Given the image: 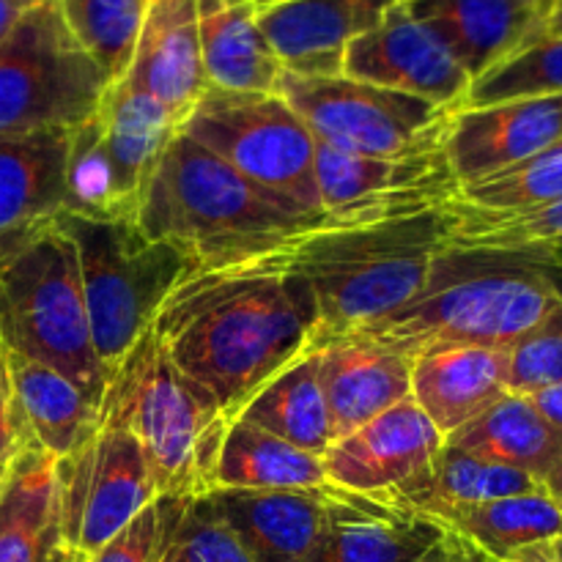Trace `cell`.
Returning a JSON list of instances; mask_svg holds the SVG:
<instances>
[{
    "label": "cell",
    "mask_w": 562,
    "mask_h": 562,
    "mask_svg": "<svg viewBox=\"0 0 562 562\" xmlns=\"http://www.w3.org/2000/svg\"><path fill=\"white\" fill-rule=\"evenodd\" d=\"M151 333L228 420L283 368L318 349L322 318L289 250L195 269Z\"/></svg>",
    "instance_id": "cell-1"
},
{
    "label": "cell",
    "mask_w": 562,
    "mask_h": 562,
    "mask_svg": "<svg viewBox=\"0 0 562 562\" xmlns=\"http://www.w3.org/2000/svg\"><path fill=\"white\" fill-rule=\"evenodd\" d=\"M562 316V252L448 247L401 311L351 335L417 357L448 346L514 349Z\"/></svg>",
    "instance_id": "cell-2"
},
{
    "label": "cell",
    "mask_w": 562,
    "mask_h": 562,
    "mask_svg": "<svg viewBox=\"0 0 562 562\" xmlns=\"http://www.w3.org/2000/svg\"><path fill=\"white\" fill-rule=\"evenodd\" d=\"M137 225L195 269L289 250L305 236L340 228L327 212H307L245 179L181 130L143 195Z\"/></svg>",
    "instance_id": "cell-3"
},
{
    "label": "cell",
    "mask_w": 562,
    "mask_h": 562,
    "mask_svg": "<svg viewBox=\"0 0 562 562\" xmlns=\"http://www.w3.org/2000/svg\"><path fill=\"white\" fill-rule=\"evenodd\" d=\"M453 206L384 223L327 228L289 247L296 272L316 296L322 338L360 333L415 300L434 261L450 247Z\"/></svg>",
    "instance_id": "cell-4"
},
{
    "label": "cell",
    "mask_w": 562,
    "mask_h": 562,
    "mask_svg": "<svg viewBox=\"0 0 562 562\" xmlns=\"http://www.w3.org/2000/svg\"><path fill=\"white\" fill-rule=\"evenodd\" d=\"M99 423L130 431L151 470L157 497L217 492L220 448L228 417L159 344L151 327L104 384Z\"/></svg>",
    "instance_id": "cell-5"
},
{
    "label": "cell",
    "mask_w": 562,
    "mask_h": 562,
    "mask_svg": "<svg viewBox=\"0 0 562 562\" xmlns=\"http://www.w3.org/2000/svg\"><path fill=\"white\" fill-rule=\"evenodd\" d=\"M0 346L64 373L102 404L108 376L93 346L75 241L60 225L0 269Z\"/></svg>",
    "instance_id": "cell-6"
},
{
    "label": "cell",
    "mask_w": 562,
    "mask_h": 562,
    "mask_svg": "<svg viewBox=\"0 0 562 562\" xmlns=\"http://www.w3.org/2000/svg\"><path fill=\"white\" fill-rule=\"evenodd\" d=\"M60 228L75 241L93 346L110 379L195 263L168 241L151 239L137 220L97 223L64 214Z\"/></svg>",
    "instance_id": "cell-7"
},
{
    "label": "cell",
    "mask_w": 562,
    "mask_h": 562,
    "mask_svg": "<svg viewBox=\"0 0 562 562\" xmlns=\"http://www.w3.org/2000/svg\"><path fill=\"white\" fill-rule=\"evenodd\" d=\"M110 80L58 3L22 11L0 44V132L75 130L102 108Z\"/></svg>",
    "instance_id": "cell-8"
},
{
    "label": "cell",
    "mask_w": 562,
    "mask_h": 562,
    "mask_svg": "<svg viewBox=\"0 0 562 562\" xmlns=\"http://www.w3.org/2000/svg\"><path fill=\"white\" fill-rule=\"evenodd\" d=\"M181 132L256 181L307 212H322L316 187V137L294 108L272 93L206 88Z\"/></svg>",
    "instance_id": "cell-9"
},
{
    "label": "cell",
    "mask_w": 562,
    "mask_h": 562,
    "mask_svg": "<svg viewBox=\"0 0 562 562\" xmlns=\"http://www.w3.org/2000/svg\"><path fill=\"white\" fill-rule=\"evenodd\" d=\"M274 91L300 113L318 143L362 157H409L445 148L453 110L355 77L283 71Z\"/></svg>",
    "instance_id": "cell-10"
},
{
    "label": "cell",
    "mask_w": 562,
    "mask_h": 562,
    "mask_svg": "<svg viewBox=\"0 0 562 562\" xmlns=\"http://www.w3.org/2000/svg\"><path fill=\"white\" fill-rule=\"evenodd\" d=\"M60 538L91 558L157 499L151 470L130 431L99 423L66 459H58Z\"/></svg>",
    "instance_id": "cell-11"
},
{
    "label": "cell",
    "mask_w": 562,
    "mask_h": 562,
    "mask_svg": "<svg viewBox=\"0 0 562 562\" xmlns=\"http://www.w3.org/2000/svg\"><path fill=\"white\" fill-rule=\"evenodd\" d=\"M316 187L322 212L340 228L437 212L461 192L445 148L409 157H362L324 143L316 146Z\"/></svg>",
    "instance_id": "cell-12"
},
{
    "label": "cell",
    "mask_w": 562,
    "mask_h": 562,
    "mask_svg": "<svg viewBox=\"0 0 562 562\" xmlns=\"http://www.w3.org/2000/svg\"><path fill=\"white\" fill-rule=\"evenodd\" d=\"M344 75L445 110H459L472 86L470 71L445 38L417 20L404 3L395 5L382 25L351 42Z\"/></svg>",
    "instance_id": "cell-13"
},
{
    "label": "cell",
    "mask_w": 562,
    "mask_h": 562,
    "mask_svg": "<svg viewBox=\"0 0 562 562\" xmlns=\"http://www.w3.org/2000/svg\"><path fill=\"white\" fill-rule=\"evenodd\" d=\"M448 532L393 494H360L329 483L324 525L307 562H415Z\"/></svg>",
    "instance_id": "cell-14"
},
{
    "label": "cell",
    "mask_w": 562,
    "mask_h": 562,
    "mask_svg": "<svg viewBox=\"0 0 562 562\" xmlns=\"http://www.w3.org/2000/svg\"><path fill=\"white\" fill-rule=\"evenodd\" d=\"M66 154L69 130L0 132V269L60 225Z\"/></svg>",
    "instance_id": "cell-15"
},
{
    "label": "cell",
    "mask_w": 562,
    "mask_h": 562,
    "mask_svg": "<svg viewBox=\"0 0 562 562\" xmlns=\"http://www.w3.org/2000/svg\"><path fill=\"white\" fill-rule=\"evenodd\" d=\"M562 140V97L453 110L445 154L461 187L497 176Z\"/></svg>",
    "instance_id": "cell-16"
},
{
    "label": "cell",
    "mask_w": 562,
    "mask_h": 562,
    "mask_svg": "<svg viewBox=\"0 0 562 562\" xmlns=\"http://www.w3.org/2000/svg\"><path fill=\"white\" fill-rule=\"evenodd\" d=\"M442 445V434L409 398L349 437L335 439L322 459L335 486L360 494H390L412 481Z\"/></svg>",
    "instance_id": "cell-17"
},
{
    "label": "cell",
    "mask_w": 562,
    "mask_h": 562,
    "mask_svg": "<svg viewBox=\"0 0 562 562\" xmlns=\"http://www.w3.org/2000/svg\"><path fill=\"white\" fill-rule=\"evenodd\" d=\"M401 0H283L258 9V22L283 71L344 75L351 42L382 25Z\"/></svg>",
    "instance_id": "cell-18"
},
{
    "label": "cell",
    "mask_w": 562,
    "mask_h": 562,
    "mask_svg": "<svg viewBox=\"0 0 562 562\" xmlns=\"http://www.w3.org/2000/svg\"><path fill=\"white\" fill-rule=\"evenodd\" d=\"M415 357L368 335H340L318 346V379L335 439L412 398Z\"/></svg>",
    "instance_id": "cell-19"
},
{
    "label": "cell",
    "mask_w": 562,
    "mask_h": 562,
    "mask_svg": "<svg viewBox=\"0 0 562 562\" xmlns=\"http://www.w3.org/2000/svg\"><path fill=\"white\" fill-rule=\"evenodd\" d=\"M124 80L165 104L184 124L209 88L198 0H148Z\"/></svg>",
    "instance_id": "cell-20"
},
{
    "label": "cell",
    "mask_w": 562,
    "mask_h": 562,
    "mask_svg": "<svg viewBox=\"0 0 562 562\" xmlns=\"http://www.w3.org/2000/svg\"><path fill=\"white\" fill-rule=\"evenodd\" d=\"M510 393V349L448 346L415 357L412 401L445 439Z\"/></svg>",
    "instance_id": "cell-21"
},
{
    "label": "cell",
    "mask_w": 562,
    "mask_h": 562,
    "mask_svg": "<svg viewBox=\"0 0 562 562\" xmlns=\"http://www.w3.org/2000/svg\"><path fill=\"white\" fill-rule=\"evenodd\" d=\"M445 38L475 80L541 36L552 0H401Z\"/></svg>",
    "instance_id": "cell-22"
},
{
    "label": "cell",
    "mask_w": 562,
    "mask_h": 562,
    "mask_svg": "<svg viewBox=\"0 0 562 562\" xmlns=\"http://www.w3.org/2000/svg\"><path fill=\"white\" fill-rule=\"evenodd\" d=\"M60 538L58 459L27 442L0 488V562H47Z\"/></svg>",
    "instance_id": "cell-23"
},
{
    "label": "cell",
    "mask_w": 562,
    "mask_h": 562,
    "mask_svg": "<svg viewBox=\"0 0 562 562\" xmlns=\"http://www.w3.org/2000/svg\"><path fill=\"white\" fill-rule=\"evenodd\" d=\"M324 488L313 492L217 488L214 497L225 519L250 549L252 560L307 562L324 525Z\"/></svg>",
    "instance_id": "cell-24"
},
{
    "label": "cell",
    "mask_w": 562,
    "mask_h": 562,
    "mask_svg": "<svg viewBox=\"0 0 562 562\" xmlns=\"http://www.w3.org/2000/svg\"><path fill=\"white\" fill-rule=\"evenodd\" d=\"M198 31L212 88L272 93L283 66L274 58L250 0H198Z\"/></svg>",
    "instance_id": "cell-25"
},
{
    "label": "cell",
    "mask_w": 562,
    "mask_h": 562,
    "mask_svg": "<svg viewBox=\"0 0 562 562\" xmlns=\"http://www.w3.org/2000/svg\"><path fill=\"white\" fill-rule=\"evenodd\" d=\"M27 434L55 459L75 453L99 428V404L53 368L0 346Z\"/></svg>",
    "instance_id": "cell-26"
},
{
    "label": "cell",
    "mask_w": 562,
    "mask_h": 562,
    "mask_svg": "<svg viewBox=\"0 0 562 562\" xmlns=\"http://www.w3.org/2000/svg\"><path fill=\"white\" fill-rule=\"evenodd\" d=\"M445 442L492 464L527 472L541 483L562 459V431L538 412L525 393L503 395Z\"/></svg>",
    "instance_id": "cell-27"
},
{
    "label": "cell",
    "mask_w": 562,
    "mask_h": 562,
    "mask_svg": "<svg viewBox=\"0 0 562 562\" xmlns=\"http://www.w3.org/2000/svg\"><path fill=\"white\" fill-rule=\"evenodd\" d=\"M538 488H543V483L527 472L492 464V461H483L445 442L439 453L412 481L390 494L409 508L442 521L445 516L459 508L538 492Z\"/></svg>",
    "instance_id": "cell-28"
},
{
    "label": "cell",
    "mask_w": 562,
    "mask_h": 562,
    "mask_svg": "<svg viewBox=\"0 0 562 562\" xmlns=\"http://www.w3.org/2000/svg\"><path fill=\"white\" fill-rule=\"evenodd\" d=\"M97 115L121 179L143 203V195L181 124L165 104L137 91L124 77L104 91Z\"/></svg>",
    "instance_id": "cell-29"
},
{
    "label": "cell",
    "mask_w": 562,
    "mask_h": 562,
    "mask_svg": "<svg viewBox=\"0 0 562 562\" xmlns=\"http://www.w3.org/2000/svg\"><path fill=\"white\" fill-rule=\"evenodd\" d=\"M236 417L313 456L327 453L335 434L318 379V349L307 351L269 379Z\"/></svg>",
    "instance_id": "cell-30"
},
{
    "label": "cell",
    "mask_w": 562,
    "mask_h": 562,
    "mask_svg": "<svg viewBox=\"0 0 562 562\" xmlns=\"http://www.w3.org/2000/svg\"><path fill=\"white\" fill-rule=\"evenodd\" d=\"M217 488L241 492H313L329 483L322 456L294 448L245 420H231L220 448Z\"/></svg>",
    "instance_id": "cell-31"
},
{
    "label": "cell",
    "mask_w": 562,
    "mask_h": 562,
    "mask_svg": "<svg viewBox=\"0 0 562 562\" xmlns=\"http://www.w3.org/2000/svg\"><path fill=\"white\" fill-rule=\"evenodd\" d=\"M442 525L470 538L497 562L532 547H547L562 536V514L547 488L459 508L445 516Z\"/></svg>",
    "instance_id": "cell-32"
},
{
    "label": "cell",
    "mask_w": 562,
    "mask_h": 562,
    "mask_svg": "<svg viewBox=\"0 0 562 562\" xmlns=\"http://www.w3.org/2000/svg\"><path fill=\"white\" fill-rule=\"evenodd\" d=\"M64 214L97 223H130L140 214V201L110 157L99 115L69 130Z\"/></svg>",
    "instance_id": "cell-33"
},
{
    "label": "cell",
    "mask_w": 562,
    "mask_h": 562,
    "mask_svg": "<svg viewBox=\"0 0 562 562\" xmlns=\"http://www.w3.org/2000/svg\"><path fill=\"white\" fill-rule=\"evenodd\" d=\"M157 562H256L231 527L214 492L195 497H157Z\"/></svg>",
    "instance_id": "cell-34"
},
{
    "label": "cell",
    "mask_w": 562,
    "mask_h": 562,
    "mask_svg": "<svg viewBox=\"0 0 562 562\" xmlns=\"http://www.w3.org/2000/svg\"><path fill=\"white\" fill-rule=\"evenodd\" d=\"M450 206L456 214L450 247L562 252V198L521 212H477L459 201Z\"/></svg>",
    "instance_id": "cell-35"
},
{
    "label": "cell",
    "mask_w": 562,
    "mask_h": 562,
    "mask_svg": "<svg viewBox=\"0 0 562 562\" xmlns=\"http://www.w3.org/2000/svg\"><path fill=\"white\" fill-rule=\"evenodd\" d=\"M562 97V36L541 33L472 80L461 108Z\"/></svg>",
    "instance_id": "cell-36"
},
{
    "label": "cell",
    "mask_w": 562,
    "mask_h": 562,
    "mask_svg": "<svg viewBox=\"0 0 562 562\" xmlns=\"http://www.w3.org/2000/svg\"><path fill=\"white\" fill-rule=\"evenodd\" d=\"M58 5L69 31L102 66L110 86L119 82L130 69L148 0H58Z\"/></svg>",
    "instance_id": "cell-37"
},
{
    "label": "cell",
    "mask_w": 562,
    "mask_h": 562,
    "mask_svg": "<svg viewBox=\"0 0 562 562\" xmlns=\"http://www.w3.org/2000/svg\"><path fill=\"white\" fill-rule=\"evenodd\" d=\"M562 198V140L497 176L461 187L456 201L477 212H521Z\"/></svg>",
    "instance_id": "cell-38"
},
{
    "label": "cell",
    "mask_w": 562,
    "mask_h": 562,
    "mask_svg": "<svg viewBox=\"0 0 562 562\" xmlns=\"http://www.w3.org/2000/svg\"><path fill=\"white\" fill-rule=\"evenodd\" d=\"M562 382V316L510 349V393H536Z\"/></svg>",
    "instance_id": "cell-39"
},
{
    "label": "cell",
    "mask_w": 562,
    "mask_h": 562,
    "mask_svg": "<svg viewBox=\"0 0 562 562\" xmlns=\"http://www.w3.org/2000/svg\"><path fill=\"white\" fill-rule=\"evenodd\" d=\"M159 552V505L154 499L146 510L135 516L124 530L115 532L91 562H157Z\"/></svg>",
    "instance_id": "cell-40"
},
{
    "label": "cell",
    "mask_w": 562,
    "mask_h": 562,
    "mask_svg": "<svg viewBox=\"0 0 562 562\" xmlns=\"http://www.w3.org/2000/svg\"><path fill=\"white\" fill-rule=\"evenodd\" d=\"M27 442H33V439L27 434L25 420H22L9 371H5L3 357H0V461L14 459L16 450Z\"/></svg>",
    "instance_id": "cell-41"
},
{
    "label": "cell",
    "mask_w": 562,
    "mask_h": 562,
    "mask_svg": "<svg viewBox=\"0 0 562 562\" xmlns=\"http://www.w3.org/2000/svg\"><path fill=\"white\" fill-rule=\"evenodd\" d=\"M415 562H497V560H492L483 549H477L470 538L459 536V532L448 527V532H445L431 549H426V552H423Z\"/></svg>",
    "instance_id": "cell-42"
},
{
    "label": "cell",
    "mask_w": 562,
    "mask_h": 562,
    "mask_svg": "<svg viewBox=\"0 0 562 562\" xmlns=\"http://www.w3.org/2000/svg\"><path fill=\"white\" fill-rule=\"evenodd\" d=\"M530 398L532 404L538 406V412H541L554 428H560L562 431V382L549 384V387L543 390H536V393H530Z\"/></svg>",
    "instance_id": "cell-43"
},
{
    "label": "cell",
    "mask_w": 562,
    "mask_h": 562,
    "mask_svg": "<svg viewBox=\"0 0 562 562\" xmlns=\"http://www.w3.org/2000/svg\"><path fill=\"white\" fill-rule=\"evenodd\" d=\"M543 488H547V494L554 499V505H558L562 514V459L554 464V470L543 477Z\"/></svg>",
    "instance_id": "cell-44"
},
{
    "label": "cell",
    "mask_w": 562,
    "mask_h": 562,
    "mask_svg": "<svg viewBox=\"0 0 562 562\" xmlns=\"http://www.w3.org/2000/svg\"><path fill=\"white\" fill-rule=\"evenodd\" d=\"M22 11L14 9V3L11 0H0V44L5 42V36L11 33V27H14V22L20 20Z\"/></svg>",
    "instance_id": "cell-45"
},
{
    "label": "cell",
    "mask_w": 562,
    "mask_h": 562,
    "mask_svg": "<svg viewBox=\"0 0 562 562\" xmlns=\"http://www.w3.org/2000/svg\"><path fill=\"white\" fill-rule=\"evenodd\" d=\"M499 562H554L552 543H547V547H532V549H527V552L516 554V558L499 560Z\"/></svg>",
    "instance_id": "cell-46"
},
{
    "label": "cell",
    "mask_w": 562,
    "mask_h": 562,
    "mask_svg": "<svg viewBox=\"0 0 562 562\" xmlns=\"http://www.w3.org/2000/svg\"><path fill=\"white\" fill-rule=\"evenodd\" d=\"M543 33L562 36V0H552V5H549V16H547V25H543Z\"/></svg>",
    "instance_id": "cell-47"
},
{
    "label": "cell",
    "mask_w": 562,
    "mask_h": 562,
    "mask_svg": "<svg viewBox=\"0 0 562 562\" xmlns=\"http://www.w3.org/2000/svg\"><path fill=\"white\" fill-rule=\"evenodd\" d=\"M11 3H14V9L20 11H31V9H38V5L58 3V0H11Z\"/></svg>",
    "instance_id": "cell-48"
},
{
    "label": "cell",
    "mask_w": 562,
    "mask_h": 562,
    "mask_svg": "<svg viewBox=\"0 0 562 562\" xmlns=\"http://www.w3.org/2000/svg\"><path fill=\"white\" fill-rule=\"evenodd\" d=\"M47 562H75V552L69 547H58Z\"/></svg>",
    "instance_id": "cell-49"
},
{
    "label": "cell",
    "mask_w": 562,
    "mask_h": 562,
    "mask_svg": "<svg viewBox=\"0 0 562 562\" xmlns=\"http://www.w3.org/2000/svg\"><path fill=\"white\" fill-rule=\"evenodd\" d=\"M552 554H554V562H562V536L552 543Z\"/></svg>",
    "instance_id": "cell-50"
},
{
    "label": "cell",
    "mask_w": 562,
    "mask_h": 562,
    "mask_svg": "<svg viewBox=\"0 0 562 562\" xmlns=\"http://www.w3.org/2000/svg\"><path fill=\"white\" fill-rule=\"evenodd\" d=\"M250 3H256L258 9H267V5H274V3H283V0H250Z\"/></svg>",
    "instance_id": "cell-51"
},
{
    "label": "cell",
    "mask_w": 562,
    "mask_h": 562,
    "mask_svg": "<svg viewBox=\"0 0 562 562\" xmlns=\"http://www.w3.org/2000/svg\"><path fill=\"white\" fill-rule=\"evenodd\" d=\"M5 472H9V461H0V488H3Z\"/></svg>",
    "instance_id": "cell-52"
},
{
    "label": "cell",
    "mask_w": 562,
    "mask_h": 562,
    "mask_svg": "<svg viewBox=\"0 0 562 562\" xmlns=\"http://www.w3.org/2000/svg\"><path fill=\"white\" fill-rule=\"evenodd\" d=\"M75 562H91L86 558V554H80V552H75Z\"/></svg>",
    "instance_id": "cell-53"
}]
</instances>
